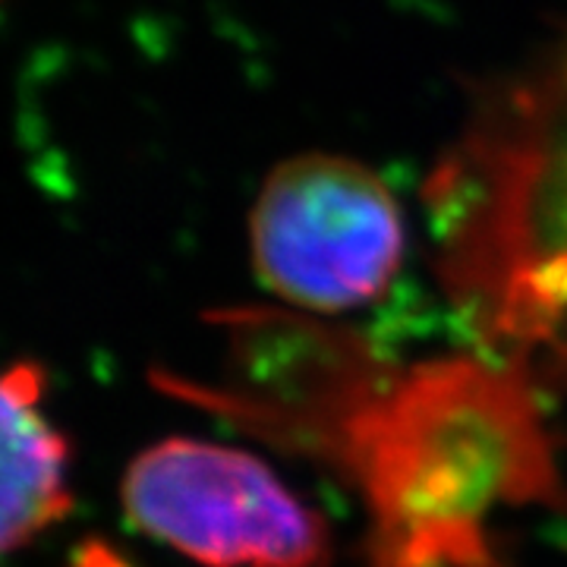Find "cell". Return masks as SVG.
<instances>
[{"mask_svg":"<svg viewBox=\"0 0 567 567\" xmlns=\"http://www.w3.org/2000/svg\"><path fill=\"white\" fill-rule=\"evenodd\" d=\"M73 507V447L48 413V372L32 360L0 369V567Z\"/></svg>","mask_w":567,"mask_h":567,"instance_id":"cell-4","label":"cell"},{"mask_svg":"<svg viewBox=\"0 0 567 567\" xmlns=\"http://www.w3.org/2000/svg\"><path fill=\"white\" fill-rule=\"evenodd\" d=\"M70 567H133L130 558H123L114 546H107L102 539H85V546L73 555Z\"/></svg>","mask_w":567,"mask_h":567,"instance_id":"cell-5","label":"cell"},{"mask_svg":"<svg viewBox=\"0 0 567 567\" xmlns=\"http://www.w3.org/2000/svg\"><path fill=\"white\" fill-rule=\"evenodd\" d=\"M126 520L203 567H331L319 511L240 447L162 439L142 447L121 483Z\"/></svg>","mask_w":567,"mask_h":567,"instance_id":"cell-2","label":"cell"},{"mask_svg":"<svg viewBox=\"0 0 567 567\" xmlns=\"http://www.w3.org/2000/svg\"><path fill=\"white\" fill-rule=\"evenodd\" d=\"M334 461L375 514L379 567H470L495 511L555 492L529 394L473 360L388 379Z\"/></svg>","mask_w":567,"mask_h":567,"instance_id":"cell-1","label":"cell"},{"mask_svg":"<svg viewBox=\"0 0 567 567\" xmlns=\"http://www.w3.org/2000/svg\"><path fill=\"white\" fill-rule=\"evenodd\" d=\"M404 244V215L382 177L328 152L278 164L249 215L265 287L324 316L379 300L401 271Z\"/></svg>","mask_w":567,"mask_h":567,"instance_id":"cell-3","label":"cell"}]
</instances>
